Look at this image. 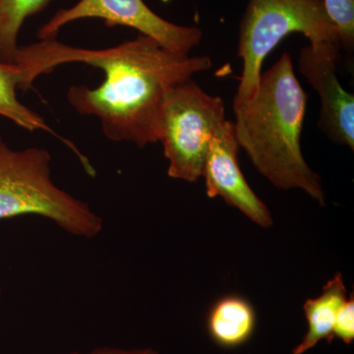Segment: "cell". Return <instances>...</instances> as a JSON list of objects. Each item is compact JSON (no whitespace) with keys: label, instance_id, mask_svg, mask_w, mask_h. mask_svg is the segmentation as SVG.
Returning a JSON list of instances; mask_svg holds the SVG:
<instances>
[{"label":"cell","instance_id":"cell-17","mask_svg":"<svg viewBox=\"0 0 354 354\" xmlns=\"http://www.w3.org/2000/svg\"><path fill=\"white\" fill-rule=\"evenodd\" d=\"M1 292H2L1 286H0V295H1Z\"/></svg>","mask_w":354,"mask_h":354},{"label":"cell","instance_id":"cell-10","mask_svg":"<svg viewBox=\"0 0 354 354\" xmlns=\"http://www.w3.org/2000/svg\"><path fill=\"white\" fill-rule=\"evenodd\" d=\"M207 326L209 337L216 344L221 348H237L252 337L256 312L245 298L228 295L212 307Z\"/></svg>","mask_w":354,"mask_h":354},{"label":"cell","instance_id":"cell-4","mask_svg":"<svg viewBox=\"0 0 354 354\" xmlns=\"http://www.w3.org/2000/svg\"><path fill=\"white\" fill-rule=\"evenodd\" d=\"M292 32L304 35L311 46H342L323 0H248L239 28V57L243 60V71L234 108L252 99L266 57Z\"/></svg>","mask_w":354,"mask_h":354},{"label":"cell","instance_id":"cell-14","mask_svg":"<svg viewBox=\"0 0 354 354\" xmlns=\"http://www.w3.org/2000/svg\"><path fill=\"white\" fill-rule=\"evenodd\" d=\"M334 337L344 344H351L354 341V299L353 295L346 299L335 317Z\"/></svg>","mask_w":354,"mask_h":354},{"label":"cell","instance_id":"cell-5","mask_svg":"<svg viewBox=\"0 0 354 354\" xmlns=\"http://www.w3.org/2000/svg\"><path fill=\"white\" fill-rule=\"evenodd\" d=\"M225 118L223 100L190 79L174 86L158 113L156 136L169 160L167 176L196 183L203 176L209 144Z\"/></svg>","mask_w":354,"mask_h":354},{"label":"cell","instance_id":"cell-9","mask_svg":"<svg viewBox=\"0 0 354 354\" xmlns=\"http://www.w3.org/2000/svg\"><path fill=\"white\" fill-rule=\"evenodd\" d=\"M346 301V288L342 274L337 272L334 278L323 288L322 293L316 298H310L304 305L308 330L302 341L293 348V354H304L319 342H330L335 339V317Z\"/></svg>","mask_w":354,"mask_h":354},{"label":"cell","instance_id":"cell-3","mask_svg":"<svg viewBox=\"0 0 354 354\" xmlns=\"http://www.w3.org/2000/svg\"><path fill=\"white\" fill-rule=\"evenodd\" d=\"M36 215L67 234L92 239L104 221L87 203L60 189L51 176V157L43 148L13 150L0 137V220Z\"/></svg>","mask_w":354,"mask_h":354},{"label":"cell","instance_id":"cell-6","mask_svg":"<svg viewBox=\"0 0 354 354\" xmlns=\"http://www.w3.org/2000/svg\"><path fill=\"white\" fill-rule=\"evenodd\" d=\"M86 18L104 20L108 27L132 28L176 55H189L202 39L201 29L165 20L149 8L143 0H80L70 8L59 9L41 26L38 32L39 39H55L65 25Z\"/></svg>","mask_w":354,"mask_h":354},{"label":"cell","instance_id":"cell-16","mask_svg":"<svg viewBox=\"0 0 354 354\" xmlns=\"http://www.w3.org/2000/svg\"><path fill=\"white\" fill-rule=\"evenodd\" d=\"M162 2H165V3H167V2L171 1V0H162Z\"/></svg>","mask_w":354,"mask_h":354},{"label":"cell","instance_id":"cell-13","mask_svg":"<svg viewBox=\"0 0 354 354\" xmlns=\"http://www.w3.org/2000/svg\"><path fill=\"white\" fill-rule=\"evenodd\" d=\"M330 19L337 26L342 48L353 53L354 48V0H323Z\"/></svg>","mask_w":354,"mask_h":354},{"label":"cell","instance_id":"cell-7","mask_svg":"<svg viewBox=\"0 0 354 354\" xmlns=\"http://www.w3.org/2000/svg\"><path fill=\"white\" fill-rule=\"evenodd\" d=\"M342 46L322 44L300 51L299 70L321 101L318 127L328 138L354 149V97L346 92L337 75Z\"/></svg>","mask_w":354,"mask_h":354},{"label":"cell","instance_id":"cell-1","mask_svg":"<svg viewBox=\"0 0 354 354\" xmlns=\"http://www.w3.org/2000/svg\"><path fill=\"white\" fill-rule=\"evenodd\" d=\"M76 62L101 69L104 81L95 88L72 86L67 92L69 104L77 113L99 118L106 138L140 148L158 142L156 125L167 92L213 66L208 57L176 55L141 34L104 50L44 39L19 48L14 64L22 69L28 90L41 74Z\"/></svg>","mask_w":354,"mask_h":354},{"label":"cell","instance_id":"cell-8","mask_svg":"<svg viewBox=\"0 0 354 354\" xmlns=\"http://www.w3.org/2000/svg\"><path fill=\"white\" fill-rule=\"evenodd\" d=\"M239 149L234 122L227 120L216 129L209 144L203 171L207 195L223 198L260 227H270L271 213L244 178L237 160Z\"/></svg>","mask_w":354,"mask_h":354},{"label":"cell","instance_id":"cell-2","mask_svg":"<svg viewBox=\"0 0 354 354\" xmlns=\"http://www.w3.org/2000/svg\"><path fill=\"white\" fill-rule=\"evenodd\" d=\"M307 95L290 53L261 75L250 101L234 108L235 137L254 167L279 189L298 188L325 205L320 177L305 162L300 137Z\"/></svg>","mask_w":354,"mask_h":354},{"label":"cell","instance_id":"cell-11","mask_svg":"<svg viewBox=\"0 0 354 354\" xmlns=\"http://www.w3.org/2000/svg\"><path fill=\"white\" fill-rule=\"evenodd\" d=\"M18 88L25 90L22 69L18 64L0 60V116L8 118L28 131L43 130L62 139L51 129L41 115L27 108L18 100Z\"/></svg>","mask_w":354,"mask_h":354},{"label":"cell","instance_id":"cell-12","mask_svg":"<svg viewBox=\"0 0 354 354\" xmlns=\"http://www.w3.org/2000/svg\"><path fill=\"white\" fill-rule=\"evenodd\" d=\"M51 0H0V60L14 64L20 46L21 27L31 16L43 11Z\"/></svg>","mask_w":354,"mask_h":354},{"label":"cell","instance_id":"cell-15","mask_svg":"<svg viewBox=\"0 0 354 354\" xmlns=\"http://www.w3.org/2000/svg\"><path fill=\"white\" fill-rule=\"evenodd\" d=\"M67 354H158V353L152 348L124 349L113 348V346H102V348H94L87 353L72 351Z\"/></svg>","mask_w":354,"mask_h":354}]
</instances>
